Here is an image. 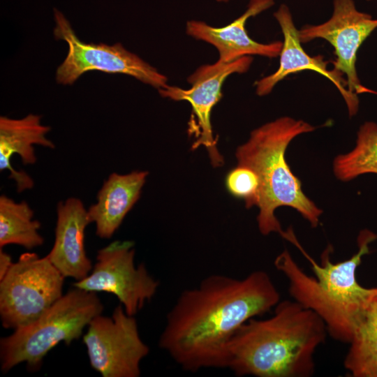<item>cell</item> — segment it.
<instances>
[{
  "mask_svg": "<svg viewBox=\"0 0 377 377\" xmlns=\"http://www.w3.org/2000/svg\"><path fill=\"white\" fill-rule=\"evenodd\" d=\"M280 300L265 271L242 279L209 275L179 294L166 316L158 346L187 371L226 368L228 345L239 328Z\"/></svg>",
  "mask_w": 377,
  "mask_h": 377,
  "instance_id": "cell-1",
  "label": "cell"
},
{
  "mask_svg": "<svg viewBox=\"0 0 377 377\" xmlns=\"http://www.w3.org/2000/svg\"><path fill=\"white\" fill-rule=\"evenodd\" d=\"M323 321L295 300L280 301L273 314L253 318L231 339L226 368L237 376L309 377L325 340Z\"/></svg>",
  "mask_w": 377,
  "mask_h": 377,
  "instance_id": "cell-2",
  "label": "cell"
},
{
  "mask_svg": "<svg viewBox=\"0 0 377 377\" xmlns=\"http://www.w3.org/2000/svg\"><path fill=\"white\" fill-rule=\"evenodd\" d=\"M291 242L311 265L314 276L306 274L287 249L274 262L277 270L288 281V292L293 300L313 311L325 323L327 334L334 339L349 343L367 308L377 295V287L365 288L356 277V271L369 244L377 239L374 232L364 229L358 235V251L350 258L332 263L328 245L317 263L302 247L291 228L281 235Z\"/></svg>",
  "mask_w": 377,
  "mask_h": 377,
  "instance_id": "cell-3",
  "label": "cell"
},
{
  "mask_svg": "<svg viewBox=\"0 0 377 377\" xmlns=\"http://www.w3.org/2000/svg\"><path fill=\"white\" fill-rule=\"evenodd\" d=\"M316 128L303 120L281 117L252 131L249 140L236 150L237 165L252 169L259 179L256 206L259 209L258 229L263 235L283 232L274 214L282 206L295 209L313 228L319 224L323 210L303 192L300 180L285 158L294 138Z\"/></svg>",
  "mask_w": 377,
  "mask_h": 377,
  "instance_id": "cell-4",
  "label": "cell"
},
{
  "mask_svg": "<svg viewBox=\"0 0 377 377\" xmlns=\"http://www.w3.org/2000/svg\"><path fill=\"white\" fill-rule=\"evenodd\" d=\"M103 309L96 293L77 288L68 291L34 321L1 339V370L8 371L23 362L31 369L39 368L52 348L78 339Z\"/></svg>",
  "mask_w": 377,
  "mask_h": 377,
  "instance_id": "cell-5",
  "label": "cell"
},
{
  "mask_svg": "<svg viewBox=\"0 0 377 377\" xmlns=\"http://www.w3.org/2000/svg\"><path fill=\"white\" fill-rule=\"evenodd\" d=\"M65 277L48 257L22 253L0 280V317L5 328L34 321L63 296Z\"/></svg>",
  "mask_w": 377,
  "mask_h": 377,
  "instance_id": "cell-6",
  "label": "cell"
},
{
  "mask_svg": "<svg viewBox=\"0 0 377 377\" xmlns=\"http://www.w3.org/2000/svg\"><path fill=\"white\" fill-rule=\"evenodd\" d=\"M56 26L54 35L65 40L68 51L56 73L57 81L72 84L86 72L99 71L108 73H122L149 84L158 89L165 87L168 78L138 55L126 50L121 43H85L81 41L64 15L54 9Z\"/></svg>",
  "mask_w": 377,
  "mask_h": 377,
  "instance_id": "cell-7",
  "label": "cell"
},
{
  "mask_svg": "<svg viewBox=\"0 0 377 377\" xmlns=\"http://www.w3.org/2000/svg\"><path fill=\"white\" fill-rule=\"evenodd\" d=\"M91 367L103 377H138L141 361L149 348L140 337L134 316L123 306L111 317H94L83 337Z\"/></svg>",
  "mask_w": 377,
  "mask_h": 377,
  "instance_id": "cell-8",
  "label": "cell"
},
{
  "mask_svg": "<svg viewBox=\"0 0 377 377\" xmlns=\"http://www.w3.org/2000/svg\"><path fill=\"white\" fill-rule=\"evenodd\" d=\"M134 259L133 242H112L98 251L91 272L73 286L89 292L112 293L127 314L135 316L155 296L159 282L143 263L135 266Z\"/></svg>",
  "mask_w": 377,
  "mask_h": 377,
  "instance_id": "cell-9",
  "label": "cell"
},
{
  "mask_svg": "<svg viewBox=\"0 0 377 377\" xmlns=\"http://www.w3.org/2000/svg\"><path fill=\"white\" fill-rule=\"evenodd\" d=\"M252 61L250 56L228 63L218 60L213 64L202 65L196 69L187 79L191 84L188 89L168 84L158 89L159 94L163 98L186 101L191 104L192 115L188 132L194 138L191 150L205 147L213 167L222 166L224 159L218 150L217 138L214 136L212 110L222 98V86L226 79L231 74L246 72Z\"/></svg>",
  "mask_w": 377,
  "mask_h": 377,
  "instance_id": "cell-10",
  "label": "cell"
},
{
  "mask_svg": "<svg viewBox=\"0 0 377 377\" xmlns=\"http://www.w3.org/2000/svg\"><path fill=\"white\" fill-rule=\"evenodd\" d=\"M377 29V19L360 11L353 0H333V12L326 22L305 25L299 30L301 43L316 38L327 40L337 57L334 69L346 75L347 88L351 94L369 92L362 85L355 64L357 53L364 41Z\"/></svg>",
  "mask_w": 377,
  "mask_h": 377,
  "instance_id": "cell-11",
  "label": "cell"
},
{
  "mask_svg": "<svg viewBox=\"0 0 377 377\" xmlns=\"http://www.w3.org/2000/svg\"><path fill=\"white\" fill-rule=\"evenodd\" d=\"M274 17L281 27L284 39L279 54V66L272 74L256 82V94L260 96L269 94L277 83L289 75L312 71L327 78L337 87L346 103L350 117L355 115L359 108L357 94L348 91L343 73L335 69L329 70L322 57H311L304 50L290 8L286 4H281Z\"/></svg>",
  "mask_w": 377,
  "mask_h": 377,
  "instance_id": "cell-12",
  "label": "cell"
},
{
  "mask_svg": "<svg viewBox=\"0 0 377 377\" xmlns=\"http://www.w3.org/2000/svg\"><path fill=\"white\" fill-rule=\"evenodd\" d=\"M274 3V0H251L246 10L240 17L223 27H211L202 21H188L186 33L214 46L219 54V60L222 62L228 63L253 54L276 57L281 51L282 42L258 43L250 38L245 28L249 17L260 14Z\"/></svg>",
  "mask_w": 377,
  "mask_h": 377,
  "instance_id": "cell-13",
  "label": "cell"
},
{
  "mask_svg": "<svg viewBox=\"0 0 377 377\" xmlns=\"http://www.w3.org/2000/svg\"><path fill=\"white\" fill-rule=\"evenodd\" d=\"M57 214L55 239L47 256L65 278L82 280L93 268L84 249L88 212L80 199L70 198L58 204Z\"/></svg>",
  "mask_w": 377,
  "mask_h": 377,
  "instance_id": "cell-14",
  "label": "cell"
},
{
  "mask_svg": "<svg viewBox=\"0 0 377 377\" xmlns=\"http://www.w3.org/2000/svg\"><path fill=\"white\" fill-rule=\"evenodd\" d=\"M50 128L40 123L39 115L30 114L20 119L4 116L0 117V170H7L8 177L13 179L18 192L34 186L32 178L24 171H17L11 165L14 154L18 155L24 164H34L37 158L34 145L54 149V143L46 138Z\"/></svg>",
  "mask_w": 377,
  "mask_h": 377,
  "instance_id": "cell-15",
  "label": "cell"
},
{
  "mask_svg": "<svg viewBox=\"0 0 377 377\" xmlns=\"http://www.w3.org/2000/svg\"><path fill=\"white\" fill-rule=\"evenodd\" d=\"M148 175L147 171L138 170L125 175L113 172L104 182L97 202L87 210L99 237L109 239L119 228L138 200Z\"/></svg>",
  "mask_w": 377,
  "mask_h": 377,
  "instance_id": "cell-16",
  "label": "cell"
},
{
  "mask_svg": "<svg viewBox=\"0 0 377 377\" xmlns=\"http://www.w3.org/2000/svg\"><path fill=\"white\" fill-rule=\"evenodd\" d=\"M349 344L345 369L353 377H377V295L367 308Z\"/></svg>",
  "mask_w": 377,
  "mask_h": 377,
  "instance_id": "cell-17",
  "label": "cell"
},
{
  "mask_svg": "<svg viewBox=\"0 0 377 377\" xmlns=\"http://www.w3.org/2000/svg\"><path fill=\"white\" fill-rule=\"evenodd\" d=\"M34 212L25 202H16L5 195L0 197V247L17 244L27 249L43 245L38 232L40 223L33 219Z\"/></svg>",
  "mask_w": 377,
  "mask_h": 377,
  "instance_id": "cell-18",
  "label": "cell"
},
{
  "mask_svg": "<svg viewBox=\"0 0 377 377\" xmlns=\"http://www.w3.org/2000/svg\"><path fill=\"white\" fill-rule=\"evenodd\" d=\"M333 171L335 177L343 182L364 174H377L376 123L365 121L360 127L355 146L349 152L335 157Z\"/></svg>",
  "mask_w": 377,
  "mask_h": 377,
  "instance_id": "cell-19",
  "label": "cell"
},
{
  "mask_svg": "<svg viewBox=\"0 0 377 377\" xmlns=\"http://www.w3.org/2000/svg\"><path fill=\"white\" fill-rule=\"evenodd\" d=\"M226 186L232 195L244 200L247 208L256 206L259 179L252 169L237 165L228 173Z\"/></svg>",
  "mask_w": 377,
  "mask_h": 377,
  "instance_id": "cell-20",
  "label": "cell"
},
{
  "mask_svg": "<svg viewBox=\"0 0 377 377\" xmlns=\"http://www.w3.org/2000/svg\"><path fill=\"white\" fill-rule=\"evenodd\" d=\"M13 262L11 256L6 253L2 248L0 250V280L2 279L10 269Z\"/></svg>",
  "mask_w": 377,
  "mask_h": 377,
  "instance_id": "cell-21",
  "label": "cell"
},
{
  "mask_svg": "<svg viewBox=\"0 0 377 377\" xmlns=\"http://www.w3.org/2000/svg\"><path fill=\"white\" fill-rule=\"evenodd\" d=\"M217 1H227L228 0H216Z\"/></svg>",
  "mask_w": 377,
  "mask_h": 377,
  "instance_id": "cell-22",
  "label": "cell"
},
{
  "mask_svg": "<svg viewBox=\"0 0 377 377\" xmlns=\"http://www.w3.org/2000/svg\"><path fill=\"white\" fill-rule=\"evenodd\" d=\"M367 1H377V0H367Z\"/></svg>",
  "mask_w": 377,
  "mask_h": 377,
  "instance_id": "cell-23",
  "label": "cell"
}]
</instances>
